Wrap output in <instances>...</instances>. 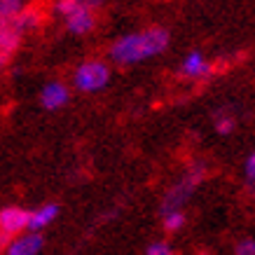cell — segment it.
Here are the masks:
<instances>
[{
  "instance_id": "16",
  "label": "cell",
  "mask_w": 255,
  "mask_h": 255,
  "mask_svg": "<svg viewBox=\"0 0 255 255\" xmlns=\"http://www.w3.org/2000/svg\"><path fill=\"white\" fill-rule=\"evenodd\" d=\"M237 255H255V239H241L237 244Z\"/></svg>"
},
{
  "instance_id": "14",
  "label": "cell",
  "mask_w": 255,
  "mask_h": 255,
  "mask_svg": "<svg viewBox=\"0 0 255 255\" xmlns=\"http://www.w3.org/2000/svg\"><path fill=\"white\" fill-rule=\"evenodd\" d=\"M147 255H176L169 241H152L147 246Z\"/></svg>"
},
{
  "instance_id": "18",
  "label": "cell",
  "mask_w": 255,
  "mask_h": 255,
  "mask_svg": "<svg viewBox=\"0 0 255 255\" xmlns=\"http://www.w3.org/2000/svg\"><path fill=\"white\" fill-rule=\"evenodd\" d=\"M7 19H5V16H2V12H0V28H2V26H7Z\"/></svg>"
},
{
  "instance_id": "12",
  "label": "cell",
  "mask_w": 255,
  "mask_h": 255,
  "mask_svg": "<svg viewBox=\"0 0 255 255\" xmlns=\"http://www.w3.org/2000/svg\"><path fill=\"white\" fill-rule=\"evenodd\" d=\"M106 0H56V14L61 16H68L70 12H75V9H89V12H94V9H99L101 5H103Z\"/></svg>"
},
{
  "instance_id": "7",
  "label": "cell",
  "mask_w": 255,
  "mask_h": 255,
  "mask_svg": "<svg viewBox=\"0 0 255 255\" xmlns=\"http://www.w3.org/2000/svg\"><path fill=\"white\" fill-rule=\"evenodd\" d=\"M19 42H21V33L16 31L12 23L0 28V68H5L9 63V59L19 49Z\"/></svg>"
},
{
  "instance_id": "2",
  "label": "cell",
  "mask_w": 255,
  "mask_h": 255,
  "mask_svg": "<svg viewBox=\"0 0 255 255\" xmlns=\"http://www.w3.org/2000/svg\"><path fill=\"white\" fill-rule=\"evenodd\" d=\"M204 173H206V171H204V166H192L185 176L178 180L176 185L171 187L169 192L164 194L162 216H166V213H171V211H180V209H183V204L192 197L194 190H197V187H199V183L204 180Z\"/></svg>"
},
{
  "instance_id": "13",
  "label": "cell",
  "mask_w": 255,
  "mask_h": 255,
  "mask_svg": "<svg viewBox=\"0 0 255 255\" xmlns=\"http://www.w3.org/2000/svg\"><path fill=\"white\" fill-rule=\"evenodd\" d=\"M183 225H185V213L183 211H171V213L164 216V230L166 232H178Z\"/></svg>"
},
{
  "instance_id": "10",
  "label": "cell",
  "mask_w": 255,
  "mask_h": 255,
  "mask_svg": "<svg viewBox=\"0 0 255 255\" xmlns=\"http://www.w3.org/2000/svg\"><path fill=\"white\" fill-rule=\"evenodd\" d=\"M180 73L187 75V78H192V80H199V78H206V75H209L211 66H209V61L204 59L201 52H192V54L185 56V61L180 66Z\"/></svg>"
},
{
  "instance_id": "11",
  "label": "cell",
  "mask_w": 255,
  "mask_h": 255,
  "mask_svg": "<svg viewBox=\"0 0 255 255\" xmlns=\"http://www.w3.org/2000/svg\"><path fill=\"white\" fill-rule=\"evenodd\" d=\"M40 19H42V16H40V12L35 7H23L9 23L23 35V33H28V31H35L40 26Z\"/></svg>"
},
{
  "instance_id": "9",
  "label": "cell",
  "mask_w": 255,
  "mask_h": 255,
  "mask_svg": "<svg viewBox=\"0 0 255 255\" xmlns=\"http://www.w3.org/2000/svg\"><path fill=\"white\" fill-rule=\"evenodd\" d=\"M63 19H66V28L73 35H85V33H89L96 26V16L89 9H75V12H70Z\"/></svg>"
},
{
  "instance_id": "6",
  "label": "cell",
  "mask_w": 255,
  "mask_h": 255,
  "mask_svg": "<svg viewBox=\"0 0 255 255\" xmlns=\"http://www.w3.org/2000/svg\"><path fill=\"white\" fill-rule=\"evenodd\" d=\"M70 99V92L68 87L63 85V82H47L42 87V92H40V103H42V108L47 110H59L63 108Z\"/></svg>"
},
{
  "instance_id": "1",
  "label": "cell",
  "mask_w": 255,
  "mask_h": 255,
  "mask_svg": "<svg viewBox=\"0 0 255 255\" xmlns=\"http://www.w3.org/2000/svg\"><path fill=\"white\" fill-rule=\"evenodd\" d=\"M169 31L166 28H147V31L129 33L113 42L110 47V59L120 66H133L145 59L162 54L169 47Z\"/></svg>"
},
{
  "instance_id": "15",
  "label": "cell",
  "mask_w": 255,
  "mask_h": 255,
  "mask_svg": "<svg viewBox=\"0 0 255 255\" xmlns=\"http://www.w3.org/2000/svg\"><path fill=\"white\" fill-rule=\"evenodd\" d=\"M216 129H218V133H232V129H234V120H232L230 115L216 117Z\"/></svg>"
},
{
  "instance_id": "8",
  "label": "cell",
  "mask_w": 255,
  "mask_h": 255,
  "mask_svg": "<svg viewBox=\"0 0 255 255\" xmlns=\"http://www.w3.org/2000/svg\"><path fill=\"white\" fill-rule=\"evenodd\" d=\"M59 216V206L56 204H42L35 211H28V232H42L45 227L56 220Z\"/></svg>"
},
{
  "instance_id": "17",
  "label": "cell",
  "mask_w": 255,
  "mask_h": 255,
  "mask_svg": "<svg viewBox=\"0 0 255 255\" xmlns=\"http://www.w3.org/2000/svg\"><path fill=\"white\" fill-rule=\"evenodd\" d=\"M246 178L251 183H255V152L246 159Z\"/></svg>"
},
{
  "instance_id": "19",
  "label": "cell",
  "mask_w": 255,
  "mask_h": 255,
  "mask_svg": "<svg viewBox=\"0 0 255 255\" xmlns=\"http://www.w3.org/2000/svg\"><path fill=\"white\" fill-rule=\"evenodd\" d=\"M199 255H211V253H199Z\"/></svg>"
},
{
  "instance_id": "3",
  "label": "cell",
  "mask_w": 255,
  "mask_h": 255,
  "mask_svg": "<svg viewBox=\"0 0 255 255\" xmlns=\"http://www.w3.org/2000/svg\"><path fill=\"white\" fill-rule=\"evenodd\" d=\"M110 82V68L103 61H85L80 63L78 70L73 73V85L75 89L85 94L99 92Z\"/></svg>"
},
{
  "instance_id": "5",
  "label": "cell",
  "mask_w": 255,
  "mask_h": 255,
  "mask_svg": "<svg viewBox=\"0 0 255 255\" xmlns=\"http://www.w3.org/2000/svg\"><path fill=\"white\" fill-rule=\"evenodd\" d=\"M45 246V239H42V234L38 232H23L14 239H9V244L5 246L2 253L5 255H40Z\"/></svg>"
},
{
  "instance_id": "4",
  "label": "cell",
  "mask_w": 255,
  "mask_h": 255,
  "mask_svg": "<svg viewBox=\"0 0 255 255\" xmlns=\"http://www.w3.org/2000/svg\"><path fill=\"white\" fill-rule=\"evenodd\" d=\"M23 232H28V211L21 206L0 209V237L9 241Z\"/></svg>"
}]
</instances>
